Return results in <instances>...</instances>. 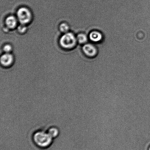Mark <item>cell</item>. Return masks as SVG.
Segmentation results:
<instances>
[{"label": "cell", "instance_id": "obj_1", "mask_svg": "<svg viewBox=\"0 0 150 150\" xmlns=\"http://www.w3.org/2000/svg\"><path fill=\"white\" fill-rule=\"evenodd\" d=\"M32 141L37 147L41 149H46L51 146L54 139L47 132L42 130L37 131L32 136Z\"/></svg>", "mask_w": 150, "mask_h": 150}, {"label": "cell", "instance_id": "obj_2", "mask_svg": "<svg viewBox=\"0 0 150 150\" xmlns=\"http://www.w3.org/2000/svg\"><path fill=\"white\" fill-rule=\"evenodd\" d=\"M77 42L75 34L70 32L64 33L61 36L59 42L62 48L66 50L73 49L76 46Z\"/></svg>", "mask_w": 150, "mask_h": 150}, {"label": "cell", "instance_id": "obj_3", "mask_svg": "<svg viewBox=\"0 0 150 150\" xmlns=\"http://www.w3.org/2000/svg\"><path fill=\"white\" fill-rule=\"evenodd\" d=\"M16 15L18 22L21 24H29L32 21V13L28 7H20L17 10Z\"/></svg>", "mask_w": 150, "mask_h": 150}, {"label": "cell", "instance_id": "obj_4", "mask_svg": "<svg viewBox=\"0 0 150 150\" xmlns=\"http://www.w3.org/2000/svg\"><path fill=\"white\" fill-rule=\"evenodd\" d=\"M14 61V56L10 53H4L1 55V64L4 68H8L11 67Z\"/></svg>", "mask_w": 150, "mask_h": 150}, {"label": "cell", "instance_id": "obj_5", "mask_svg": "<svg viewBox=\"0 0 150 150\" xmlns=\"http://www.w3.org/2000/svg\"><path fill=\"white\" fill-rule=\"evenodd\" d=\"M82 51L86 56L92 58L98 54V50L96 47L91 43H86L82 47Z\"/></svg>", "mask_w": 150, "mask_h": 150}, {"label": "cell", "instance_id": "obj_6", "mask_svg": "<svg viewBox=\"0 0 150 150\" xmlns=\"http://www.w3.org/2000/svg\"><path fill=\"white\" fill-rule=\"evenodd\" d=\"M17 17L12 15L7 16L4 20L6 27L10 30H14L18 26V22Z\"/></svg>", "mask_w": 150, "mask_h": 150}, {"label": "cell", "instance_id": "obj_7", "mask_svg": "<svg viewBox=\"0 0 150 150\" xmlns=\"http://www.w3.org/2000/svg\"><path fill=\"white\" fill-rule=\"evenodd\" d=\"M88 36L91 42L95 43L101 42L104 37L102 32L96 30L91 31Z\"/></svg>", "mask_w": 150, "mask_h": 150}, {"label": "cell", "instance_id": "obj_8", "mask_svg": "<svg viewBox=\"0 0 150 150\" xmlns=\"http://www.w3.org/2000/svg\"><path fill=\"white\" fill-rule=\"evenodd\" d=\"M77 42L80 45H84L87 43L88 36L86 33L80 32L77 34L76 36Z\"/></svg>", "mask_w": 150, "mask_h": 150}, {"label": "cell", "instance_id": "obj_9", "mask_svg": "<svg viewBox=\"0 0 150 150\" xmlns=\"http://www.w3.org/2000/svg\"><path fill=\"white\" fill-rule=\"evenodd\" d=\"M47 132L54 139L58 137L59 134V130L58 128L55 126L50 127Z\"/></svg>", "mask_w": 150, "mask_h": 150}, {"label": "cell", "instance_id": "obj_10", "mask_svg": "<svg viewBox=\"0 0 150 150\" xmlns=\"http://www.w3.org/2000/svg\"><path fill=\"white\" fill-rule=\"evenodd\" d=\"M59 29L62 33H65L69 32L70 30V27L68 23L66 22H63L59 25Z\"/></svg>", "mask_w": 150, "mask_h": 150}, {"label": "cell", "instance_id": "obj_11", "mask_svg": "<svg viewBox=\"0 0 150 150\" xmlns=\"http://www.w3.org/2000/svg\"><path fill=\"white\" fill-rule=\"evenodd\" d=\"M28 26L26 25L20 23L17 27V31L20 34H23L27 32Z\"/></svg>", "mask_w": 150, "mask_h": 150}, {"label": "cell", "instance_id": "obj_12", "mask_svg": "<svg viewBox=\"0 0 150 150\" xmlns=\"http://www.w3.org/2000/svg\"><path fill=\"white\" fill-rule=\"evenodd\" d=\"M2 48L4 53H11L13 50V45L10 43L4 44Z\"/></svg>", "mask_w": 150, "mask_h": 150}, {"label": "cell", "instance_id": "obj_13", "mask_svg": "<svg viewBox=\"0 0 150 150\" xmlns=\"http://www.w3.org/2000/svg\"><path fill=\"white\" fill-rule=\"evenodd\" d=\"M148 150H150V146H149V148H148Z\"/></svg>", "mask_w": 150, "mask_h": 150}]
</instances>
